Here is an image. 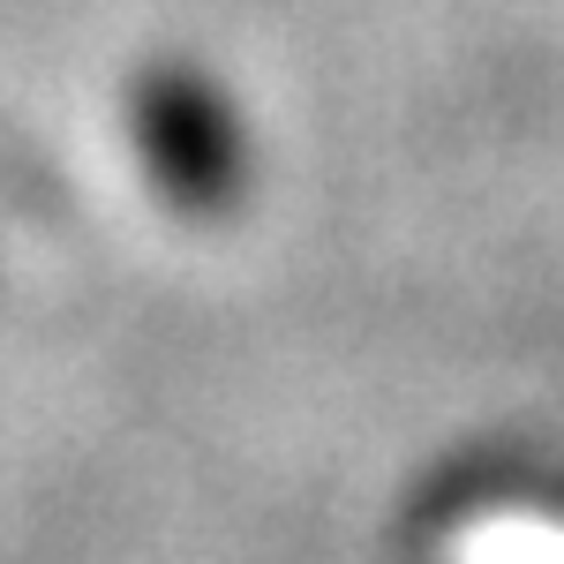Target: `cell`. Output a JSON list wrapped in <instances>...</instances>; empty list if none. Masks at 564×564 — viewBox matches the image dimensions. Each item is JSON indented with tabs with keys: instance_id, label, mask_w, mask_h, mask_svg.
<instances>
[{
	"instance_id": "1",
	"label": "cell",
	"mask_w": 564,
	"mask_h": 564,
	"mask_svg": "<svg viewBox=\"0 0 564 564\" xmlns=\"http://www.w3.org/2000/svg\"><path fill=\"white\" fill-rule=\"evenodd\" d=\"M135 151H143L151 181L174 196L181 212H226V204H241L249 143H241L234 106L196 68L143 76V90H135Z\"/></svg>"
}]
</instances>
